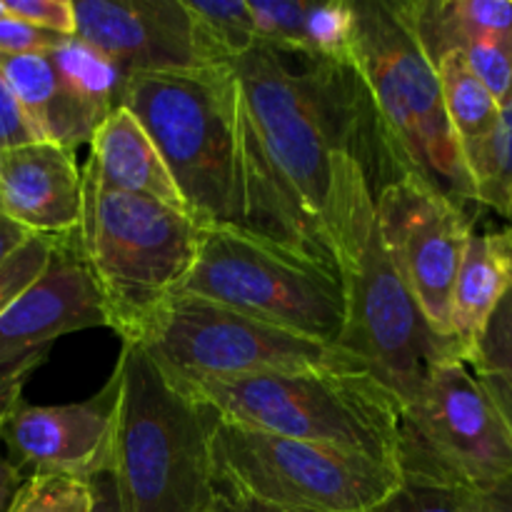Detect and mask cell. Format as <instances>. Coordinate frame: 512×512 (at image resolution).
Returning a JSON list of instances; mask_svg holds the SVG:
<instances>
[{"label": "cell", "instance_id": "15", "mask_svg": "<svg viewBox=\"0 0 512 512\" xmlns=\"http://www.w3.org/2000/svg\"><path fill=\"white\" fill-rule=\"evenodd\" d=\"M118 375L83 403H20L0 423V440L23 478L60 475L90 483L110 473L118 425Z\"/></svg>", "mask_w": 512, "mask_h": 512}, {"label": "cell", "instance_id": "41", "mask_svg": "<svg viewBox=\"0 0 512 512\" xmlns=\"http://www.w3.org/2000/svg\"><path fill=\"white\" fill-rule=\"evenodd\" d=\"M508 230H510V233H512V215H510V218H508Z\"/></svg>", "mask_w": 512, "mask_h": 512}, {"label": "cell", "instance_id": "35", "mask_svg": "<svg viewBox=\"0 0 512 512\" xmlns=\"http://www.w3.org/2000/svg\"><path fill=\"white\" fill-rule=\"evenodd\" d=\"M30 238H33V235H30L28 230L20 228L18 223H13V220L5 218V215L0 213V265H3L20 245L28 243Z\"/></svg>", "mask_w": 512, "mask_h": 512}, {"label": "cell", "instance_id": "14", "mask_svg": "<svg viewBox=\"0 0 512 512\" xmlns=\"http://www.w3.org/2000/svg\"><path fill=\"white\" fill-rule=\"evenodd\" d=\"M0 70L40 140L75 150L118 108L123 75L83 40L48 53L0 55Z\"/></svg>", "mask_w": 512, "mask_h": 512}, {"label": "cell", "instance_id": "13", "mask_svg": "<svg viewBox=\"0 0 512 512\" xmlns=\"http://www.w3.org/2000/svg\"><path fill=\"white\" fill-rule=\"evenodd\" d=\"M380 238L400 278L440 338L450 333V298L473 233V213L403 175L375 195Z\"/></svg>", "mask_w": 512, "mask_h": 512}, {"label": "cell", "instance_id": "4", "mask_svg": "<svg viewBox=\"0 0 512 512\" xmlns=\"http://www.w3.org/2000/svg\"><path fill=\"white\" fill-rule=\"evenodd\" d=\"M118 105L128 108L153 140L185 213L200 228H240L233 65L130 75Z\"/></svg>", "mask_w": 512, "mask_h": 512}, {"label": "cell", "instance_id": "39", "mask_svg": "<svg viewBox=\"0 0 512 512\" xmlns=\"http://www.w3.org/2000/svg\"><path fill=\"white\" fill-rule=\"evenodd\" d=\"M208 512H230V503H228V498H223V495H218V500H215L213 508H210Z\"/></svg>", "mask_w": 512, "mask_h": 512}, {"label": "cell", "instance_id": "10", "mask_svg": "<svg viewBox=\"0 0 512 512\" xmlns=\"http://www.w3.org/2000/svg\"><path fill=\"white\" fill-rule=\"evenodd\" d=\"M135 345L180 390L293 370H368L318 343L198 298L173 295L140 328Z\"/></svg>", "mask_w": 512, "mask_h": 512}, {"label": "cell", "instance_id": "40", "mask_svg": "<svg viewBox=\"0 0 512 512\" xmlns=\"http://www.w3.org/2000/svg\"><path fill=\"white\" fill-rule=\"evenodd\" d=\"M5 15V5H3V0H0V18H3Z\"/></svg>", "mask_w": 512, "mask_h": 512}, {"label": "cell", "instance_id": "26", "mask_svg": "<svg viewBox=\"0 0 512 512\" xmlns=\"http://www.w3.org/2000/svg\"><path fill=\"white\" fill-rule=\"evenodd\" d=\"M468 365L475 373L495 375L512 385V290L500 300L483 335L470 350Z\"/></svg>", "mask_w": 512, "mask_h": 512}, {"label": "cell", "instance_id": "8", "mask_svg": "<svg viewBox=\"0 0 512 512\" xmlns=\"http://www.w3.org/2000/svg\"><path fill=\"white\" fill-rule=\"evenodd\" d=\"M210 450L218 495L280 512H370L403 485L398 470L368 455L220 418Z\"/></svg>", "mask_w": 512, "mask_h": 512}, {"label": "cell", "instance_id": "2", "mask_svg": "<svg viewBox=\"0 0 512 512\" xmlns=\"http://www.w3.org/2000/svg\"><path fill=\"white\" fill-rule=\"evenodd\" d=\"M358 70L385 150L398 175H410L473 213L475 185L453 133L438 73L395 0L353 3Z\"/></svg>", "mask_w": 512, "mask_h": 512}, {"label": "cell", "instance_id": "3", "mask_svg": "<svg viewBox=\"0 0 512 512\" xmlns=\"http://www.w3.org/2000/svg\"><path fill=\"white\" fill-rule=\"evenodd\" d=\"M113 473L123 512H208L218 500L215 415L175 388L140 345L123 343Z\"/></svg>", "mask_w": 512, "mask_h": 512}, {"label": "cell", "instance_id": "19", "mask_svg": "<svg viewBox=\"0 0 512 512\" xmlns=\"http://www.w3.org/2000/svg\"><path fill=\"white\" fill-rule=\"evenodd\" d=\"M258 45L303 60L353 65L355 10L343 0H248Z\"/></svg>", "mask_w": 512, "mask_h": 512}, {"label": "cell", "instance_id": "21", "mask_svg": "<svg viewBox=\"0 0 512 512\" xmlns=\"http://www.w3.org/2000/svg\"><path fill=\"white\" fill-rule=\"evenodd\" d=\"M510 290L503 233H470L450 298V333L465 360Z\"/></svg>", "mask_w": 512, "mask_h": 512}, {"label": "cell", "instance_id": "11", "mask_svg": "<svg viewBox=\"0 0 512 512\" xmlns=\"http://www.w3.org/2000/svg\"><path fill=\"white\" fill-rule=\"evenodd\" d=\"M403 483L485 493L512 475V433L493 395L465 358L435 365L410 403L400 405Z\"/></svg>", "mask_w": 512, "mask_h": 512}, {"label": "cell", "instance_id": "36", "mask_svg": "<svg viewBox=\"0 0 512 512\" xmlns=\"http://www.w3.org/2000/svg\"><path fill=\"white\" fill-rule=\"evenodd\" d=\"M478 378L483 380V385L488 388V393L493 395L495 405L500 408V413H503L505 423H508V428L512 433V385L505 383L503 378H495V375L478 373Z\"/></svg>", "mask_w": 512, "mask_h": 512}, {"label": "cell", "instance_id": "18", "mask_svg": "<svg viewBox=\"0 0 512 512\" xmlns=\"http://www.w3.org/2000/svg\"><path fill=\"white\" fill-rule=\"evenodd\" d=\"M0 213L43 238H68L83 223V170L48 140L0 153Z\"/></svg>", "mask_w": 512, "mask_h": 512}, {"label": "cell", "instance_id": "29", "mask_svg": "<svg viewBox=\"0 0 512 512\" xmlns=\"http://www.w3.org/2000/svg\"><path fill=\"white\" fill-rule=\"evenodd\" d=\"M5 13L48 33L75 38L73 0H3Z\"/></svg>", "mask_w": 512, "mask_h": 512}, {"label": "cell", "instance_id": "31", "mask_svg": "<svg viewBox=\"0 0 512 512\" xmlns=\"http://www.w3.org/2000/svg\"><path fill=\"white\" fill-rule=\"evenodd\" d=\"M35 140H40L38 133L30 125L28 115L23 113L13 88H10L3 70H0V153L18 148V145L35 143Z\"/></svg>", "mask_w": 512, "mask_h": 512}, {"label": "cell", "instance_id": "22", "mask_svg": "<svg viewBox=\"0 0 512 512\" xmlns=\"http://www.w3.org/2000/svg\"><path fill=\"white\" fill-rule=\"evenodd\" d=\"M433 68L438 73L445 113L468 163L470 155L493 133L500 103L458 50L440 55Z\"/></svg>", "mask_w": 512, "mask_h": 512}, {"label": "cell", "instance_id": "1", "mask_svg": "<svg viewBox=\"0 0 512 512\" xmlns=\"http://www.w3.org/2000/svg\"><path fill=\"white\" fill-rule=\"evenodd\" d=\"M238 78L240 230L338 273L355 190L400 178L353 65L258 48Z\"/></svg>", "mask_w": 512, "mask_h": 512}, {"label": "cell", "instance_id": "38", "mask_svg": "<svg viewBox=\"0 0 512 512\" xmlns=\"http://www.w3.org/2000/svg\"><path fill=\"white\" fill-rule=\"evenodd\" d=\"M503 245H505V258H508V273H510V290H512V233L508 228L503 230Z\"/></svg>", "mask_w": 512, "mask_h": 512}, {"label": "cell", "instance_id": "25", "mask_svg": "<svg viewBox=\"0 0 512 512\" xmlns=\"http://www.w3.org/2000/svg\"><path fill=\"white\" fill-rule=\"evenodd\" d=\"M90 483L60 475L25 478L8 512H90Z\"/></svg>", "mask_w": 512, "mask_h": 512}, {"label": "cell", "instance_id": "37", "mask_svg": "<svg viewBox=\"0 0 512 512\" xmlns=\"http://www.w3.org/2000/svg\"><path fill=\"white\" fill-rule=\"evenodd\" d=\"M228 503H230V512H280V510L263 508V505H255V503H238V500H228Z\"/></svg>", "mask_w": 512, "mask_h": 512}, {"label": "cell", "instance_id": "32", "mask_svg": "<svg viewBox=\"0 0 512 512\" xmlns=\"http://www.w3.org/2000/svg\"><path fill=\"white\" fill-rule=\"evenodd\" d=\"M90 493H93V508H90V512H123L113 473H103L90 480Z\"/></svg>", "mask_w": 512, "mask_h": 512}, {"label": "cell", "instance_id": "27", "mask_svg": "<svg viewBox=\"0 0 512 512\" xmlns=\"http://www.w3.org/2000/svg\"><path fill=\"white\" fill-rule=\"evenodd\" d=\"M55 240L33 235L0 265V315L45 273L53 258Z\"/></svg>", "mask_w": 512, "mask_h": 512}, {"label": "cell", "instance_id": "7", "mask_svg": "<svg viewBox=\"0 0 512 512\" xmlns=\"http://www.w3.org/2000/svg\"><path fill=\"white\" fill-rule=\"evenodd\" d=\"M200 225L183 210L118 193L83 178L80 245L95 275L110 330L133 343L150 315L190 273Z\"/></svg>", "mask_w": 512, "mask_h": 512}, {"label": "cell", "instance_id": "23", "mask_svg": "<svg viewBox=\"0 0 512 512\" xmlns=\"http://www.w3.org/2000/svg\"><path fill=\"white\" fill-rule=\"evenodd\" d=\"M185 8L193 25L195 50L205 68L233 65L235 60L258 48V33L248 0H185Z\"/></svg>", "mask_w": 512, "mask_h": 512}, {"label": "cell", "instance_id": "6", "mask_svg": "<svg viewBox=\"0 0 512 512\" xmlns=\"http://www.w3.org/2000/svg\"><path fill=\"white\" fill-rule=\"evenodd\" d=\"M378 190L363 183L353 195L340 245L345 330L338 348L353 355L400 405L410 403L438 363L465 358L455 340L440 338L425 320L380 238Z\"/></svg>", "mask_w": 512, "mask_h": 512}, {"label": "cell", "instance_id": "24", "mask_svg": "<svg viewBox=\"0 0 512 512\" xmlns=\"http://www.w3.org/2000/svg\"><path fill=\"white\" fill-rule=\"evenodd\" d=\"M468 170L480 208L495 210L508 220L512 215V85L500 100L493 133L468 158Z\"/></svg>", "mask_w": 512, "mask_h": 512}, {"label": "cell", "instance_id": "5", "mask_svg": "<svg viewBox=\"0 0 512 512\" xmlns=\"http://www.w3.org/2000/svg\"><path fill=\"white\" fill-rule=\"evenodd\" d=\"M183 393L228 423L350 450L395 468L400 400L363 370L263 373Z\"/></svg>", "mask_w": 512, "mask_h": 512}, {"label": "cell", "instance_id": "33", "mask_svg": "<svg viewBox=\"0 0 512 512\" xmlns=\"http://www.w3.org/2000/svg\"><path fill=\"white\" fill-rule=\"evenodd\" d=\"M25 483L23 475L18 473L13 463H10L8 453L3 448V440H0V512H8L13 505L15 495H18L20 485Z\"/></svg>", "mask_w": 512, "mask_h": 512}, {"label": "cell", "instance_id": "30", "mask_svg": "<svg viewBox=\"0 0 512 512\" xmlns=\"http://www.w3.org/2000/svg\"><path fill=\"white\" fill-rule=\"evenodd\" d=\"M63 35L48 33L25 20L13 18L5 13L0 18V55H30V53H48L63 45Z\"/></svg>", "mask_w": 512, "mask_h": 512}, {"label": "cell", "instance_id": "20", "mask_svg": "<svg viewBox=\"0 0 512 512\" xmlns=\"http://www.w3.org/2000/svg\"><path fill=\"white\" fill-rule=\"evenodd\" d=\"M83 178L93 180L105 190L143 195L185 213L183 198L153 140L123 105H118L95 130Z\"/></svg>", "mask_w": 512, "mask_h": 512}, {"label": "cell", "instance_id": "9", "mask_svg": "<svg viewBox=\"0 0 512 512\" xmlns=\"http://www.w3.org/2000/svg\"><path fill=\"white\" fill-rule=\"evenodd\" d=\"M175 295L335 348L345 330L340 273L240 228H200L198 255Z\"/></svg>", "mask_w": 512, "mask_h": 512}, {"label": "cell", "instance_id": "16", "mask_svg": "<svg viewBox=\"0 0 512 512\" xmlns=\"http://www.w3.org/2000/svg\"><path fill=\"white\" fill-rule=\"evenodd\" d=\"M75 38L125 78L205 68L185 0H73Z\"/></svg>", "mask_w": 512, "mask_h": 512}, {"label": "cell", "instance_id": "17", "mask_svg": "<svg viewBox=\"0 0 512 512\" xmlns=\"http://www.w3.org/2000/svg\"><path fill=\"white\" fill-rule=\"evenodd\" d=\"M430 63L458 50L503 100L512 85V0H405L398 3Z\"/></svg>", "mask_w": 512, "mask_h": 512}, {"label": "cell", "instance_id": "34", "mask_svg": "<svg viewBox=\"0 0 512 512\" xmlns=\"http://www.w3.org/2000/svg\"><path fill=\"white\" fill-rule=\"evenodd\" d=\"M478 512H512V475L478 495Z\"/></svg>", "mask_w": 512, "mask_h": 512}, {"label": "cell", "instance_id": "28", "mask_svg": "<svg viewBox=\"0 0 512 512\" xmlns=\"http://www.w3.org/2000/svg\"><path fill=\"white\" fill-rule=\"evenodd\" d=\"M370 512H478V493L440 485L403 483Z\"/></svg>", "mask_w": 512, "mask_h": 512}, {"label": "cell", "instance_id": "12", "mask_svg": "<svg viewBox=\"0 0 512 512\" xmlns=\"http://www.w3.org/2000/svg\"><path fill=\"white\" fill-rule=\"evenodd\" d=\"M110 328L80 233L55 238L45 273L0 315V423L23 403V388L63 335Z\"/></svg>", "mask_w": 512, "mask_h": 512}]
</instances>
